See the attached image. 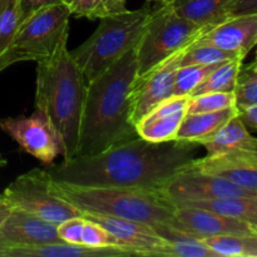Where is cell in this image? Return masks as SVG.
<instances>
[{
	"mask_svg": "<svg viewBox=\"0 0 257 257\" xmlns=\"http://www.w3.org/2000/svg\"><path fill=\"white\" fill-rule=\"evenodd\" d=\"M198 147L187 141L155 143L137 136L97 155L52 163L47 170L55 182L68 185L160 191L196 158Z\"/></svg>",
	"mask_w": 257,
	"mask_h": 257,
	"instance_id": "obj_1",
	"label": "cell"
},
{
	"mask_svg": "<svg viewBox=\"0 0 257 257\" xmlns=\"http://www.w3.org/2000/svg\"><path fill=\"white\" fill-rule=\"evenodd\" d=\"M136 78L135 45L112 67L87 83L74 157L97 155L137 137L132 122V89Z\"/></svg>",
	"mask_w": 257,
	"mask_h": 257,
	"instance_id": "obj_2",
	"label": "cell"
},
{
	"mask_svg": "<svg viewBox=\"0 0 257 257\" xmlns=\"http://www.w3.org/2000/svg\"><path fill=\"white\" fill-rule=\"evenodd\" d=\"M87 80L70 55L68 38L50 57L37 62L35 109L47 114L63 142L64 160L77 152Z\"/></svg>",
	"mask_w": 257,
	"mask_h": 257,
	"instance_id": "obj_3",
	"label": "cell"
},
{
	"mask_svg": "<svg viewBox=\"0 0 257 257\" xmlns=\"http://www.w3.org/2000/svg\"><path fill=\"white\" fill-rule=\"evenodd\" d=\"M54 181V180H53ZM55 190L82 213H99L147 225H173L175 207L160 191L114 186H74L54 181Z\"/></svg>",
	"mask_w": 257,
	"mask_h": 257,
	"instance_id": "obj_4",
	"label": "cell"
},
{
	"mask_svg": "<svg viewBox=\"0 0 257 257\" xmlns=\"http://www.w3.org/2000/svg\"><path fill=\"white\" fill-rule=\"evenodd\" d=\"M152 10L145 5L137 10L100 18L95 32L70 55L90 82L112 67L140 40Z\"/></svg>",
	"mask_w": 257,
	"mask_h": 257,
	"instance_id": "obj_5",
	"label": "cell"
},
{
	"mask_svg": "<svg viewBox=\"0 0 257 257\" xmlns=\"http://www.w3.org/2000/svg\"><path fill=\"white\" fill-rule=\"evenodd\" d=\"M70 17L67 4H55L25 20L0 57V72L15 63L39 62L50 57L69 35Z\"/></svg>",
	"mask_w": 257,
	"mask_h": 257,
	"instance_id": "obj_6",
	"label": "cell"
},
{
	"mask_svg": "<svg viewBox=\"0 0 257 257\" xmlns=\"http://www.w3.org/2000/svg\"><path fill=\"white\" fill-rule=\"evenodd\" d=\"M206 27H198L180 17L171 4L160 5L136 44L137 77L147 74L170 55L201 37Z\"/></svg>",
	"mask_w": 257,
	"mask_h": 257,
	"instance_id": "obj_7",
	"label": "cell"
},
{
	"mask_svg": "<svg viewBox=\"0 0 257 257\" xmlns=\"http://www.w3.org/2000/svg\"><path fill=\"white\" fill-rule=\"evenodd\" d=\"M3 196L15 208L37 215L53 223H60L82 211L58 193L48 170L33 168L18 176L4 190Z\"/></svg>",
	"mask_w": 257,
	"mask_h": 257,
	"instance_id": "obj_8",
	"label": "cell"
},
{
	"mask_svg": "<svg viewBox=\"0 0 257 257\" xmlns=\"http://www.w3.org/2000/svg\"><path fill=\"white\" fill-rule=\"evenodd\" d=\"M0 128L10 136L25 152L49 166L64 147L59 135L44 112L35 109L30 117H9L0 119Z\"/></svg>",
	"mask_w": 257,
	"mask_h": 257,
	"instance_id": "obj_9",
	"label": "cell"
},
{
	"mask_svg": "<svg viewBox=\"0 0 257 257\" xmlns=\"http://www.w3.org/2000/svg\"><path fill=\"white\" fill-rule=\"evenodd\" d=\"M160 192L172 206L182 201L205 200L226 196L257 197L256 193L250 192L240 186L233 185L217 176L191 170L188 166L168 180Z\"/></svg>",
	"mask_w": 257,
	"mask_h": 257,
	"instance_id": "obj_10",
	"label": "cell"
},
{
	"mask_svg": "<svg viewBox=\"0 0 257 257\" xmlns=\"http://www.w3.org/2000/svg\"><path fill=\"white\" fill-rule=\"evenodd\" d=\"M190 44L173 53L147 74L136 78L132 89L133 124L136 125V123L158 103L172 97L176 74L181 67L183 53Z\"/></svg>",
	"mask_w": 257,
	"mask_h": 257,
	"instance_id": "obj_11",
	"label": "cell"
},
{
	"mask_svg": "<svg viewBox=\"0 0 257 257\" xmlns=\"http://www.w3.org/2000/svg\"><path fill=\"white\" fill-rule=\"evenodd\" d=\"M191 170L217 176L257 195V152L207 153L202 158H193Z\"/></svg>",
	"mask_w": 257,
	"mask_h": 257,
	"instance_id": "obj_12",
	"label": "cell"
},
{
	"mask_svg": "<svg viewBox=\"0 0 257 257\" xmlns=\"http://www.w3.org/2000/svg\"><path fill=\"white\" fill-rule=\"evenodd\" d=\"M83 217L92 220L104 227L115 240L136 256H162L167 241L163 240L153 226L127 218L99 213H83Z\"/></svg>",
	"mask_w": 257,
	"mask_h": 257,
	"instance_id": "obj_13",
	"label": "cell"
},
{
	"mask_svg": "<svg viewBox=\"0 0 257 257\" xmlns=\"http://www.w3.org/2000/svg\"><path fill=\"white\" fill-rule=\"evenodd\" d=\"M200 40L245 59L257 43V14L227 15L206 27Z\"/></svg>",
	"mask_w": 257,
	"mask_h": 257,
	"instance_id": "obj_14",
	"label": "cell"
},
{
	"mask_svg": "<svg viewBox=\"0 0 257 257\" xmlns=\"http://www.w3.org/2000/svg\"><path fill=\"white\" fill-rule=\"evenodd\" d=\"M173 226L198 238L230 233L257 236V225L196 207H175Z\"/></svg>",
	"mask_w": 257,
	"mask_h": 257,
	"instance_id": "obj_15",
	"label": "cell"
},
{
	"mask_svg": "<svg viewBox=\"0 0 257 257\" xmlns=\"http://www.w3.org/2000/svg\"><path fill=\"white\" fill-rule=\"evenodd\" d=\"M190 97H172L158 103L137 123V135L148 142L175 141L177 131L187 113Z\"/></svg>",
	"mask_w": 257,
	"mask_h": 257,
	"instance_id": "obj_16",
	"label": "cell"
},
{
	"mask_svg": "<svg viewBox=\"0 0 257 257\" xmlns=\"http://www.w3.org/2000/svg\"><path fill=\"white\" fill-rule=\"evenodd\" d=\"M57 226L58 223L14 207L0 227V232L13 246H39L62 242Z\"/></svg>",
	"mask_w": 257,
	"mask_h": 257,
	"instance_id": "obj_17",
	"label": "cell"
},
{
	"mask_svg": "<svg viewBox=\"0 0 257 257\" xmlns=\"http://www.w3.org/2000/svg\"><path fill=\"white\" fill-rule=\"evenodd\" d=\"M136 256L122 247H89L68 242H55L39 246H14L5 257H119Z\"/></svg>",
	"mask_w": 257,
	"mask_h": 257,
	"instance_id": "obj_18",
	"label": "cell"
},
{
	"mask_svg": "<svg viewBox=\"0 0 257 257\" xmlns=\"http://www.w3.org/2000/svg\"><path fill=\"white\" fill-rule=\"evenodd\" d=\"M206 148L207 153L250 151L257 152V141L250 131L243 125L237 114L232 115L213 135L198 143Z\"/></svg>",
	"mask_w": 257,
	"mask_h": 257,
	"instance_id": "obj_19",
	"label": "cell"
},
{
	"mask_svg": "<svg viewBox=\"0 0 257 257\" xmlns=\"http://www.w3.org/2000/svg\"><path fill=\"white\" fill-rule=\"evenodd\" d=\"M173 207H196L211 211L226 217L237 218L257 225V197H212L205 200L182 201Z\"/></svg>",
	"mask_w": 257,
	"mask_h": 257,
	"instance_id": "obj_20",
	"label": "cell"
},
{
	"mask_svg": "<svg viewBox=\"0 0 257 257\" xmlns=\"http://www.w3.org/2000/svg\"><path fill=\"white\" fill-rule=\"evenodd\" d=\"M235 114V107L225 108L216 112L186 113L175 140L195 142L198 145L201 141L213 135L221 125L225 124Z\"/></svg>",
	"mask_w": 257,
	"mask_h": 257,
	"instance_id": "obj_21",
	"label": "cell"
},
{
	"mask_svg": "<svg viewBox=\"0 0 257 257\" xmlns=\"http://www.w3.org/2000/svg\"><path fill=\"white\" fill-rule=\"evenodd\" d=\"M156 232L167 241L163 257H218L201 241V238L173 225L153 226Z\"/></svg>",
	"mask_w": 257,
	"mask_h": 257,
	"instance_id": "obj_22",
	"label": "cell"
},
{
	"mask_svg": "<svg viewBox=\"0 0 257 257\" xmlns=\"http://www.w3.org/2000/svg\"><path fill=\"white\" fill-rule=\"evenodd\" d=\"M231 0H175L171 3L180 17L198 27H208L227 17Z\"/></svg>",
	"mask_w": 257,
	"mask_h": 257,
	"instance_id": "obj_23",
	"label": "cell"
},
{
	"mask_svg": "<svg viewBox=\"0 0 257 257\" xmlns=\"http://www.w3.org/2000/svg\"><path fill=\"white\" fill-rule=\"evenodd\" d=\"M218 257H257L256 235H230L212 236L201 238Z\"/></svg>",
	"mask_w": 257,
	"mask_h": 257,
	"instance_id": "obj_24",
	"label": "cell"
},
{
	"mask_svg": "<svg viewBox=\"0 0 257 257\" xmlns=\"http://www.w3.org/2000/svg\"><path fill=\"white\" fill-rule=\"evenodd\" d=\"M241 65H242V59H232L221 63L191 95L207 92H232Z\"/></svg>",
	"mask_w": 257,
	"mask_h": 257,
	"instance_id": "obj_25",
	"label": "cell"
},
{
	"mask_svg": "<svg viewBox=\"0 0 257 257\" xmlns=\"http://www.w3.org/2000/svg\"><path fill=\"white\" fill-rule=\"evenodd\" d=\"M202 35V34H201ZM232 59H241L231 53L225 52L210 43L201 42L200 38L188 45L181 59V67L185 65H212ZM243 60V59H242Z\"/></svg>",
	"mask_w": 257,
	"mask_h": 257,
	"instance_id": "obj_26",
	"label": "cell"
},
{
	"mask_svg": "<svg viewBox=\"0 0 257 257\" xmlns=\"http://www.w3.org/2000/svg\"><path fill=\"white\" fill-rule=\"evenodd\" d=\"M217 65L218 64L180 67L175 78L172 95H176V97H190L195 92L196 88L210 75V73Z\"/></svg>",
	"mask_w": 257,
	"mask_h": 257,
	"instance_id": "obj_27",
	"label": "cell"
},
{
	"mask_svg": "<svg viewBox=\"0 0 257 257\" xmlns=\"http://www.w3.org/2000/svg\"><path fill=\"white\" fill-rule=\"evenodd\" d=\"M235 105L257 104V64L256 59L241 65L233 87Z\"/></svg>",
	"mask_w": 257,
	"mask_h": 257,
	"instance_id": "obj_28",
	"label": "cell"
},
{
	"mask_svg": "<svg viewBox=\"0 0 257 257\" xmlns=\"http://www.w3.org/2000/svg\"><path fill=\"white\" fill-rule=\"evenodd\" d=\"M230 107H235L232 92H207L191 95L187 113L216 112Z\"/></svg>",
	"mask_w": 257,
	"mask_h": 257,
	"instance_id": "obj_29",
	"label": "cell"
},
{
	"mask_svg": "<svg viewBox=\"0 0 257 257\" xmlns=\"http://www.w3.org/2000/svg\"><path fill=\"white\" fill-rule=\"evenodd\" d=\"M19 27L18 0H0V57L9 48Z\"/></svg>",
	"mask_w": 257,
	"mask_h": 257,
	"instance_id": "obj_30",
	"label": "cell"
},
{
	"mask_svg": "<svg viewBox=\"0 0 257 257\" xmlns=\"http://www.w3.org/2000/svg\"><path fill=\"white\" fill-rule=\"evenodd\" d=\"M85 218V217H84ZM82 245L89 247H123L114 236L110 235L99 223L85 218L82 232ZM127 250V248H125ZM131 251V250H130ZM133 252V251H132ZM136 255V253H135Z\"/></svg>",
	"mask_w": 257,
	"mask_h": 257,
	"instance_id": "obj_31",
	"label": "cell"
},
{
	"mask_svg": "<svg viewBox=\"0 0 257 257\" xmlns=\"http://www.w3.org/2000/svg\"><path fill=\"white\" fill-rule=\"evenodd\" d=\"M85 218L82 216H75L64 220L63 222L58 223L57 231L58 236L63 242L75 243V245H82V232L83 226H84Z\"/></svg>",
	"mask_w": 257,
	"mask_h": 257,
	"instance_id": "obj_32",
	"label": "cell"
},
{
	"mask_svg": "<svg viewBox=\"0 0 257 257\" xmlns=\"http://www.w3.org/2000/svg\"><path fill=\"white\" fill-rule=\"evenodd\" d=\"M55 4H67L68 0H18V9H19V27L29 19L32 15L38 13L44 8L52 7ZM18 27V28H19Z\"/></svg>",
	"mask_w": 257,
	"mask_h": 257,
	"instance_id": "obj_33",
	"label": "cell"
},
{
	"mask_svg": "<svg viewBox=\"0 0 257 257\" xmlns=\"http://www.w3.org/2000/svg\"><path fill=\"white\" fill-rule=\"evenodd\" d=\"M125 3L127 0H97L93 12V20L125 12L127 10Z\"/></svg>",
	"mask_w": 257,
	"mask_h": 257,
	"instance_id": "obj_34",
	"label": "cell"
},
{
	"mask_svg": "<svg viewBox=\"0 0 257 257\" xmlns=\"http://www.w3.org/2000/svg\"><path fill=\"white\" fill-rule=\"evenodd\" d=\"M95 4L97 0H68V7L73 17L87 18L89 20H93Z\"/></svg>",
	"mask_w": 257,
	"mask_h": 257,
	"instance_id": "obj_35",
	"label": "cell"
},
{
	"mask_svg": "<svg viewBox=\"0 0 257 257\" xmlns=\"http://www.w3.org/2000/svg\"><path fill=\"white\" fill-rule=\"evenodd\" d=\"M236 114L251 133L257 130V104L235 105Z\"/></svg>",
	"mask_w": 257,
	"mask_h": 257,
	"instance_id": "obj_36",
	"label": "cell"
},
{
	"mask_svg": "<svg viewBox=\"0 0 257 257\" xmlns=\"http://www.w3.org/2000/svg\"><path fill=\"white\" fill-rule=\"evenodd\" d=\"M257 14V0H231L227 15Z\"/></svg>",
	"mask_w": 257,
	"mask_h": 257,
	"instance_id": "obj_37",
	"label": "cell"
},
{
	"mask_svg": "<svg viewBox=\"0 0 257 257\" xmlns=\"http://www.w3.org/2000/svg\"><path fill=\"white\" fill-rule=\"evenodd\" d=\"M13 210H14V206H13L4 196H0V227H2L3 223L7 221V218L9 217Z\"/></svg>",
	"mask_w": 257,
	"mask_h": 257,
	"instance_id": "obj_38",
	"label": "cell"
},
{
	"mask_svg": "<svg viewBox=\"0 0 257 257\" xmlns=\"http://www.w3.org/2000/svg\"><path fill=\"white\" fill-rule=\"evenodd\" d=\"M12 247H14L13 243L10 242V241H8L7 238H5V236L0 232V257H5V253H7Z\"/></svg>",
	"mask_w": 257,
	"mask_h": 257,
	"instance_id": "obj_39",
	"label": "cell"
},
{
	"mask_svg": "<svg viewBox=\"0 0 257 257\" xmlns=\"http://www.w3.org/2000/svg\"><path fill=\"white\" fill-rule=\"evenodd\" d=\"M148 3H157V4L160 5H163V4H171V3H173L175 0H147Z\"/></svg>",
	"mask_w": 257,
	"mask_h": 257,
	"instance_id": "obj_40",
	"label": "cell"
},
{
	"mask_svg": "<svg viewBox=\"0 0 257 257\" xmlns=\"http://www.w3.org/2000/svg\"><path fill=\"white\" fill-rule=\"evenodd\" d=\"M5 163H7V161H5V160H3V158H2V156H0V166H4Z\"/></svg>",
	"mask_w": 257,
	"mask_h": 257,
	"instance_id": "obj_41",
	"label": "cell"
}]
</instances>
